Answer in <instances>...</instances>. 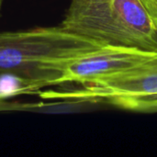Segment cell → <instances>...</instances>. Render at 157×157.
Instances as JSON below:
<instances>
[{"mask_svg":"<svg viewBox=\"0 0 157 157\" xmlns=\"http://www.w3.org/2000/svg\"><path fill=\"white\" fill-rule=\"evenodd\" d=\"M98 42L60 25L0 32V74L14 75L29 90L61 85L65 66Z\"/></svg>","mask_w":157,"mask_h":157,"instance_id":"obj_1","label":"cell"},{"mask_svg":"<svg viewBox=\"0 0 157 157\" xmlns=\"http://www.w3.org/2000/svg\"><path fill=\"white\" fill-rule=\"evenodd\" d=\"M60 26L95 41L157 52V29L143 0H72Z\"/></svg>","mask_w":157,"mask_h":157,"instance_id":"obj_2","label":"cell"},{"mask_svg":"<svg viewBox=\"0 0 157 157\" xmlns=\"http://www.w3.org/2000/svg\"><path fill=\"white\" fill-rule=\"evenodd\" d=\"M80 101L105 103L137 112H157V58L67 94Z\"/></svg>","mask_w":157,"mask_h":157,"instance_id":"obj_3","label":"cell"},{"mask_svg":"<svg viewBox=\"0 0 157 157\" xmlns=\"http://www.w3.org/2000/svg\"><path fill=\"white\" fill-rule=\"evenodd\" d=\"M157 29V0H143Z\"/></svg>","mask_w":157,"mask_h":157,"instance_id":"obj_4","label":"cell"},{"mask_svg":"<svg viewBox=\"0 0 157 157\" xmlns=\"http://www.w3.org/2000/svg\"><path fill=\"white\" fill-rule=\"evenodd\" d=\"M3 1H4V0H0V17H1V14H2V7H3Z\"/></svg>","mask_w":157,"mask_h":157,"instance_id":"obj_5","label":"cell"}]
</instances>
